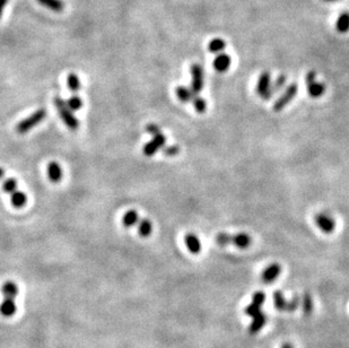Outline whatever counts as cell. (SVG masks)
I'll use <instances>...</instances> for the list:
<instances>
[{"mask_svg": "<svg viewBox=\"0 0 349 348\" xmlns=\"http://www.w3.org/2000/svg\"><path fill=\"white\" fill-rule=\"evenodd\" d=\"M1 292L3 295V300L0 304V315L6 318L13 317L17 311V305L15 298L17 297L20 289L17 284L13 281L6 282L2 285Z\"/></svg>", "mask_w": 349, "mask_h": 348, "instance_id": "6da1fadb", "label": "cell"}, {"mask_svg": "<svg viewBox=\"0 0 349 348\" xmlns=\"http://www.w3.org/2000/svg\"><path fill=\"white\" fill-rule=\"evenodd\" d=\"M55 105L57 108V111H58L60 118H61L62 122L66 124V126L69 128L70 130L76 131L79 128V121L76 118V116L74 115V112L68 108V105L66 103V101L62 100L61 97L56 96L55 100Z\"/></svg>", "mask_w": 349, "mask_h": 348, "instance_id": "7a4b0ae2", "label": "cell"}, {"mask_svg": "<svg viewBox=\"0 0 349 348\" xmlns=\"http://www.w3.org/2000/svg\"><path fill=\"white\" fill-rule=\"evenodd\" d=\"M47 116V110L45 109H39L35 112L32 113L31 116H29L28 118L21 120L16 126V131L18 134L24 135L28 134L29 131H31L34 127H36L37 124H40Z\"/></svg>", "mask_w": 349, "mask_h": 348, "instance_id": "3957f363", "label": "cell"}, {"mask_svg": "<svg viewBox=\"0 0 349 348\" xmlns=\"http://www.w3.org/2000/svg\"><path fill=\"white\" fill-rule=\"evenodd\" d=\"M274 303L278 311L293 312L298 308L299 303H301V298L298 296H295L291 298V301H287L282 290H278L274 293Z\"/></svg>", "mask_w": 349, "mask_h": 348, "instance_id": "277c9868", "label": "cell"}, {"mask_svg": "<svg viewBox=\"0 0 349 348\" xmlns=\"http://www.w3.org/2000/svg\"><path fill=\"white\" fill-rule=\"evenodd\" d=\"M264 301H265V295L263 292L259 290V292L254 293L252 296V302L245 308L246 315L252 317L253 319L254 318H258L264 315V313L261 311V306H262V304L264 303Z\"/></svg>", "mask_w": 349, "mask_h": 348, "instance_id": "5b68a950", "label": "cell"}, {"mask_svg": "<svg viewBox=\"0 0 349 348\" xmlns=\"http://www.w3.org/2000/svg\"><path fill=\"white\" fill-rule=\"evenodd\" d=\"M316 78H317V74L314 73V71H310V73L306 75L305 82H306L309 95L311 97L318 98L324 94L325 86H324V84H322V83L317 82Z\"/></svg>", "mask_w": 349, "mask_h": 348, "instance_id": "8992f818", "label": "cell"}, {"mask_svg": "<svg viewBox=\"0 0 349 348\" xmlns=\"http://www.w3.org/2000/svg\"><path fill=\"white\" fill-rule=\"evenodd\" d=\"M297 90H298V86H297L296 83H293V84L287 86V88L285 89V92L283 93V95L275 102L274 111L275 112L282 111V110L285 108L286 105L290 103V102L293 100L295 96H296Z\"/></svg>", "mask_w": 349, "mask_h": 348, "instance_id": "52a82bcc", "label": "cell"}, {"mask_svg": "<svg viewBox=\"0 0 349 348\" xmlns=\"http://www.w3.org/2000/svg\"><path fill=\"white\" fill-rule=\"evenodd\" d=\"M270 88H271V78L270 74L268 71H263L258 79L257 84V93L263 100H269L270 97Z\"/></svg>", "mask_w": 349, "mask_h": 348, "instance_id": "ba28073f", "label": "cell"}, {"mask_svg": "<svg viewBox=\"0 0 349 348\" xmlns=\"http://www.w3.org/2000/svg\"><path fill=\"white\" fill-rule=\"evenodd\" d=\"M191 75H192V82H191V92L196 95L201 92L204 87V70L198 63H193L191 66Z\"/></svg>", "mask_w": 349, "mask_h": 348, "instance_id": "9c48e42d", "label": "cell"}, {"mask_svg": "<svg viewBox=\"0 0 349 348\" xmlns=\"http://www.w3.org/2000/svg\"><path fill=\"white\" fill-rule=\"evenodd\" d=\"M165 143H166V138L163 134L154 136L153 139L144 146L143 153L145 154L146 156H153V155L156 154L159 149L164 148Z\"/></svg>", "mask_w": 349, "mask_h": 348, "instance_id": "30bf717a", "label": "cell"}, {"mask_svg": "<svg viewBox=\"0 0 349 348\" xmlns=\"http://www.w3.org/2000/svg\"><path fill=\"white\" fill-rule=\"evenodd\" d=\"M314 221H316L319 229L325 234H330L335 231L336 228L335 219H333L331 216H329L328 214H324V213L318 214L316 215V217H314Z\"/></svg>", "mask_w": 349, "mask_h": 348, "instance_id": "8fae6325", "label": "cell"}, {"mask_svg": "<svg viewBox=\"0 0 349 348\" xmlns=\"http://www.w3.org/2000/svg\"><path fill=\"white\" fill-rule=\"evenodd\" d=\"M280 271H282V268H280V264L278 263H271L265 268L263 270L262 275H261V281L264 284H271L274 281H276L277 277L280 275Z\"/></svg>", "mask_w": 349, "mask_h": 348, "instance_id": "7c38bea8", "label": "cell"}, {"mask_svg": "<svg viewBox=\"0 0 349 348\" xmlns=\"http://www.w3.org/2000/svg\"><path fill=\"white\" fill-rule=\"evenodd\" d=\"M48 176L49 180L51 181L53 183H58L60 181L62 180L63 177V171L61 165H60L58 162L56 161H51L50 163L48 164Z\"/></svg>", "mask_w": 349, "mask_h": 348, "instance_id": "4fadbf2b", "label": "cell"}, {"mask_svg": "<svg viewBox=\"0 0 349 348\" xmlns=\"http://www.w3.org/2000/svg\"><path fill=\"white\" fill-rule=\"evenodd\" d=\"M252 243L251 237L246 233H237L232 235L231 244L236 245L238 249H248Z\"/></svg>", "mask_w": 349, "mask_h": 348, "instance_id": "5bb4252c", "label": "cell"}, {"mask_svg": "<svg viewBox=\"0 0 349 348\" xmlns=\"http://www.w3.org/2000/svg\"><path fill=\"white\" fill-rule=\"evenodd\" d=\"M184 242H185V245H187L188 250L191 253H193V255H197V253H199L201 251V243L196 234L188 233L187 235L184 236Z\"/></svg>", "mask_w": 349, "mask_h": 348, "instance_id": "9a60e30c", "label": "cell"}, {"mask_svg": "<svg viewBox=\"0 0 349 348\" xmlns=\"http://www.w3.org/2000/svg\"><path fill=\"white\" fill-rule=\"evenodd\" d=\"M231 66V57L226 54H219L214 60V68L218 73H224Z\"/></svg>", "mask_w": 349, "mask_h": 348, "instance_id": "2e32d148", "label": "cell"}, {"mask_svg": "<svg viewBox=\"0 0 349 348\" xmlns=\"http://www.w3.org/2000/svg\"><path fill=\"white\" fill-rule=\"evenodd\" d=\"M10 202L15 208H23L28 203V196L25 192L16 190L10 195Z\"/></svg>", "mask_w": 349, "mask_h": 348, "instance_id": "e0dca14e", "label": "cell"}, {"mask_svg": "<svg viewBox=\"0 0 349 348\" xmlns=\"http://www.w3.org/2000/svg\"><path fill=\"white\" fill-rule=\"evenodd\" d=\"M138 223H139V215L136 210L134 209L128 210L127 213L123 215L122 224L123 226H126V228H132V226L138 224Z\"/></svg>", "mask_w": 349, "mask_h": 348, "instance_id": "ac0fdd59", "label": "cell"}, {"mask_svg": "<svg viewBox=\"0 0 349 348\" xmlns=\"http://www.w3.org/2000/svg\"><path fill=\"white\" fill-rule=\"evenodd\" d=\"M37 2L49 9L56 11V13H60L64 8V3L62 0H37Z\"/></svg>", "mask_w": 349, "mask_h": 348, "instance_id": "d6986e66", "label": "cell"}, {"mask_svg": "<svg viewBox=\"0 0 349 348\" xmlns=\"http://www.w3.org/2000/svg\"><path fill=\"white\" fill-rule=\"evenodd\" d=\"M175 93L177 98H179L181 102H183V103H189V102H191L192 97L196 95V94H193L191 92V89H189L188 87H184V86L176 87Z\"/></svg>", "mask_w": 349, "mask_h": 348, "instance_id": "ffe728a7", "label": "cell"}, {"mask_svg": "<svg viewBox=\"0 0 349 348\" xmlns=\"http://www.w3.org/2000/svg\"><path fill=\"white\" fill-rule=\"evenodd\" d=\"M67 86L71 92H78L79 89L82 88V82L81 78L78 77L77 74L75 73H69L67 76Z\"/></svg>", "mask_w": 349, "mask_h": 348, "instance_id": "44dd1931", "label": "cell"}, {"mask_svg": "<svg viewBox=\"0 0 349 348\" xmlns=\"http://www.w3.org/2000/svg\"><path fill=\"white\" fill-rule=\"evenodd\" d=\"M151 232H153V224L149 219L144 218L142 221H139L138 224V233L140 236L143 237H148Z\"/></svg>", "mask_w": 349, "mask_h": 348, "instance_id": "7402d4cb", "label": "cell"}, {"mask_svg": "<svg viewBox=\"0 0 349 348\" xmlns=\"http://www.w3.org/2000/svg\"><path fill=\"white\" fill-rule=\"evenodd\" d=\"M265 322H267V317H265V315H262L261 317H258V318H254L251 324H250V327H249V332L252 335L257 334V332H259L261 329L263 328Z\"/></svg>", "mask_w": 349, "mask_h": 348, "instance_id": "603a6c76", "label": "cell"}, {"mask_svg": "<svg viewBox=\"0 0 349 348\" xmlns=\"http://www.w3.org/2000/svg\"><path fill=\"white\" fill-rule=\"evenodd\" d=\"M336 28L340 33H346L349 31V13L345 11L338 17Z\"/></svg>", "mask_w": 349, "mask_h": 348, "instance_id": "cb8c5ba5", "label": "cell"}, {"mask_svg": "<svg viewBox=\"0 0 349 348\" xmlns=\"http://www.w3.org/2000/svg\"><path fill=\"white\" fill-rule=\"evenodd\" d=\"M225 47H226L225 41L222 39H214L212 41H210L209 45H208L211 54H221V52L225 50Z\"/></svg>", "mask_w": 349, "mask_h": 348, "instance_id": "d4e9b609", "label": "cell"}, {"mask_svg": "<svg viewBox=\"0 0 349 348\" xmlns=\"http://www.w3.org/2000/svg\"><path fill=\"white\" fill-rule=\"evenodd\" d=\"M2 189L6 194H13L14 191L17 190V180L13 177H7L2 180Z\"/></svg>", "mask_w": 349, "mask_h": 348, "instance_id": "484cf974", "label": "cell"}, {"mask_svg": "<svg viewBox=\"0 0 349 348\" xmlns=\"http://www.w3.org/2000/svg\"><path fill=\"white\" fill-rule=\"evenodd\" d=\"M66 103L68 105V108H69L73 112L83 108V100L82 97L78 95H73L71 97H69L66 101Z\"/></svg>", "mask_w": 349, "mask_h": 348, "instance_id": "4316f807", "label": "cell"}, {"mask_svg": "<svg viewBox=\"0 0 349 348\" xmlns=\"http://www.w3.org/2000/svg\"><path fill=\"white\" fill-rule=\"evenodd\" d=\"M191 103L193 104V107H195L196 111L198 112V113H204V112H206L207 103H206V101H204L203 97H200L199 95H195V96L192 97Z\"/></svg>", "mask_w": 349, "mask_h": 348, "instance_id": "83f0119b", "label": "cell"}, {"mask_svg": "<svg viewBox=\"0 0 349 348\" xmlns=\"http://www.w3.org/2000/svg\"><path fill=\"white\" fill-rule=\"evenodd\" d=\"M301 302L303 305V312H304L305 315H311V312H312L313 310V302L311 295L309 293H305L303 295Z\"/></svg>", "mask_w": 349, "mask_h": 348, "instance_id": "f1b7e54d", "label": "cell"}, {"mask_svg": "<svg viewBox=\"0 0 349 348\" xmlns=\"http://www.w3.org/2000/svg\"><path fill=\"white\" fill-rule=\"evenodd\" d=\"M285 84H286V77L284 76V75H280V76H278V78L276 79L274 84H271L270 97L274 96V94H276L277 92H279Z\"/></svg>", "mask_w": 349, "mask_h": 348, "instance_id": "f546056e", "label": "cell"}, {"mask_svg": "<svg viewBox=\"0 0 349 348\" xmlns=\"http://www.w3.org/2000/svg\"><path fill=\"white\" fill-rule=\"evenodd\" d=\"M231 239H232V235L227 233H218L216 235V243L221 247H225V245L231 244Z\"/></svg>", "mask_w": 349, "mask_h": 348, "instance_id": "4dcf8cb0", "label": "cell"}, {"mask_svg": "<svg viewBox=\"0 0 349 348\" xmlns=\"http://www.w3.org/2000/svg\"><path fill=\"white\" fill-rule=\"evenodd\" d=\"M146 131L148 132L149 135H151L154 137V136H157L159 134H162V131H161V128H159L157 124H155V123H149V124H147V127H146Z\"/></svg>", "mask_w": 349, "mask_h": 348, "instance_id": "1f68e13d", "label": "cell"}, {"mask_svg": "<svg viewBox=\"0 0 349 348\" xmlns=\"http://www.w3.org/2000/svg\"><path fill=\"white\" fill-rule=\"evenodd\" d=\"M163 152L166 155V156H175L176 154H179L180 148L177 146H170V147H164Z\"/></svg>", "mask_w": 349, "mask_h": 348, "instance_id": "d6a6232c", "label": "cell"}, {"mask_svg": "<svg viewBox=\"0 0 349 348\" xmlns=\"http://www.w3.org/2000/svg\"><path fill=\"white\" fill-rule=\"evenodd\" d=\"M9 0H0V18L2 16L3 9H5V7L7 6V3H8Z\"/></svg>", "mask_w": 349, "mask_h": 348, "instance_id": "836d02e7", "label": "cell"}, {"mask_svg": "<svg viewBox=\"0 0 349 348\" xmlns=\"http://www.w3.org/2000/svg\"><path fill=\"white\" fill-rule=\"evenodd\" d=\"M5 179V171H3L2 168H0V181H2Z\"/></svg>", "mask_w": 349, "mask_h": 348, "instance_id": "e575fe53", "label": "cell"}, {"mask_svg": "<svg viewBox=\"0 0 349 348\" xmlns=\"http://www.w3.org/2000/svg\"><path fill=\"white\" fill-rule=\"evenodd\" d=\"M282 348H294V347H293V345H291V344L286 343V344H284Z\"/></svg>", "mask_w": 349, "mask_h": 348, "instance_id": "d590c367", "label": "cell"}, {"mask_svg": "<svg viewBox=\"0 0 349 348\" xmlns=\"http://www.w3.org/2000/svg\"><path fill=\"white\" fill-rule=\"evenodd\" d=\"M324 1H327V2H330V1H337V0H324Z\"/></svg>", "mask_w": 349, "mask_h": 348, "instance_id": "8d00e7d4", "label": "cell"}]
</instances>
